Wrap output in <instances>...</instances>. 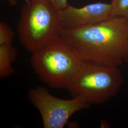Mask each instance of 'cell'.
Instances as JSON below:
<instances>
[{
    "instance_id": "cell-1",
    "label": "cell",
    "mask_w": 128,
    "mask_h": 128,
    "mask_svg": "<svg viewBox=\"0 0 128 128\" xmlns=\"http://www.w3.org/2000/svg\"><path fill=\"white\" fill-rule=\"evenodd\" d=\"M60 37L84 61L110 67L128 62V18L63 30Z\"/></svg>"
},
{
    "instance_id": "cell-2",
    "label": "cell",
    "mask_w": 128,
    "mask_h": 128,
    "mask_svg": "<svg viewBox=\"0 0 128 128\" xmlns=\"http://www.w3.org/2000/svg\"><path fill=\"white\" fill-rule=\"evenodd\" d=\"M31 53L35 73L53 88L66 89L84 63L60 36Z\"/></svg>"
},
{
    "instance_id": "cell-3",
    "label": "cell",
    "mask_w": 128,
    "mask_h": 128,
    "mask_svg": "<svg viewBox=\"0 0 128 128\" xmlns=\"http://www.w3.org/2000/svg\"><path fill=\"white\" fill-rule=\"evenodd\" d=\"M61 10L50 0H30L20 9L17 32L20 43L30 53L60 36Z\"/></svg>"
},
{
    "instance_id": "cell-4",
    "label": "cell",
    "mask_w": 128,
    "mask_h": 128,
    "mask_svg": "<svg viewBox=\"0 0 128 128\" xmlns=\"http://www.w3.org/2000/svg\"><path fill=\"white\" fill-rule=\"evenodd\" d=\"M124 82L119 67H110L84 61L66 88L72 98L89 105L100 104L115 96Z\"/></svg>"
},
{
    "instance_id": "cell-5",
    "label": "cell",
    "mask_w": 128,
    "mask_h": 128,
    "mask_svg": "<svg viewBox=\"0 0 128 128\" xmlns=\"http://www.w3.org/2000/svg\"><path fill=\"white\" fill-rule=\"evenodd\" d=\"M28 98L40 112L44 128H64L74 114L90 106L77 98H57L41 86L30 89Z\"/></svg>"
},
{
    "instance_id": "cell-6",
    "label": "cell",
    "mask_w": 128,
    "mask_h": 128,
    "mask_svg": "<svg viewBox=\"0 0 128 128\" xmlns=\"http://www.w3.org/2000/svg\"><path fill=\"white\" fill-rule=\"evenodd\" d=\"M63 30H70L98 23L110 18L111 5L106 2H98L76 8L69 4L61 12Z\"/></svg>"
},
{
    "instance_id": "cell-7",
    "label": "cell",
    "mask_w": 128,
    "mask_h": 128,
    "mask_svg": "<svg viewBox=\"0 0 128 128\" xmlns=\"http://www.w3.org/2000/svg\"><path fill=\"white\" fill-rule=\"evenodd\" d=\"M18 56L12 44L0 45V78H9L14 73L12 64Z\"/></svg>"
},
{
    "instance_id": "cell-8",
    "label": "cell",
    "mask_w": 128,
    "mask_h": 128,
    "mask_svg": "<svg viewBox=\"0 0 128 128\" xmlns=\"http://www.w3.org/2000/svg\"><path fill=\"white\" fill-rule=\"evenodd\" d=\"M110 4L112 17L128 18V0H111Z\"/></svg>"
},
{
    "instance_id": "cell-9",
    "label": "cell",
    "mask_w": 128,
    "mask_h": 128,
    "mask_svg": "<svg viewBox=\"0 0 128 128\" xmlns=\"http://www.w3.org/2000/svg\"><path fill=\"white\" fill-rule=\"evenodd\" d=\"M15 32L7 23L0 22V45L12 44Z\"/></svg>"
},
{
    "instance_id": "cell-10",
    "label": "cell",
    "mask_w": 128,
    "mask_h": 128,
    "mask_svg": "<svg viewBox=\"0 0 128 128\" xmlns=\"http://www.w3.org/2000/svg\"><path fill=\"white\" fill-rule=\"evenodd\" d=\"M51 2L54 4L55 6L60 10L62 11L66 9L69 4L68 0H50Z\"/></svg>"
},
{
    "instance_id": "cell-11",
    "label": "cell",
    "mask_w": 128,
    "mask_h": 128,
    "mask_svg": "<svg viewBox=\"0 0 128 128\" xmlns=\"http://www.w3.org/2000/svg\"><path fill=\"white\" fill-rule=\"evenodd\" d=\"M25 3L28 4L30 2V0H23ZM8 2L10 5L11 6H14L17 4V0H7Z\"/></svg>"
}]
</instances>
